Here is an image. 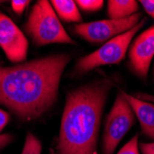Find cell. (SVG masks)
<instances>
[{
  "mask_svg": "<svg viewBox=\"0 0 154 154\" xmlns=\"http://www.w3.org/2000/svg\"><path fill=\"white\" fill-rule=\"evenodd\" d=\"M70 57L54 54L9 67L0 66V103L23 120L39 117L54 104Z\"/></svg>",
  "mask_w": 154,
  "mask_h": 154,
  "instance_id": "cell-1",
  "label": "cell"
},
{
  "mask_svg": "<svg viewBox=\"0 0 154 154\" xmlns=\"http://www.w3.org/2000/svg\"><path fill=\"white\" fill-rule=\"evenodd\" d=\"M111 86L110 81L102 80L67 94L57 154H97L102 115Z\"/></svg>",
  "mask_w": 154,
  "mask_h": 154,
  "instance_id": "cell-2",
  "label": "cell"
},
{
  "mask_svg": "<svg viewBox=\"0 0 154 154\" xmlns=\"http://www.w3.org/2000/svg\"><path fill=\"white\" fill-rule=\"evenodd\" d=\"M25 28L39 46L50 44L74 45L47 0H40L32 7Z\"/></svg>",
  "mask_w": 154,
  "mask_h": 154,
  "instance_id": "cell-3",
  "label": "cell"
},
{
  "mask_svg": "<svg viewBox=\"0 0 154 154\" xmlns=\"http://www.w3.org/2000/svg\"><path fill=\"white\" fill-rule=\"evenodd\" d=\"M145 22V19L141 20L131 30L109 40L99 49L80 58L77 64V69L80 72H87L101 66L119 64L124 59L134 36Z\"/></svg>",
  "mask_w": 154,
  "mask_h": 154,
  "instance_id": "cell-4",
  "label": "cell"
},
{
  "mask_svg": "<svg viewBox=\"0 0 154 154\" xmlns=\"http://www.w3.org/2000/svg\"><path fill=\"white\" fill-rule=\"evenodd\" d=\"M136 116L121 91L106 117L103 137V153L114 154L116 147L135 124Z\"/></svg>",
  "mask_w": 154,
  "mask_h": 154,
  "instance_id": "cell-5",
  "label": "cell"
},
{
  "mask_svg": "<svg viewBox=\"0 0 154 154\" xmlns=\"http://www.w3.org/2000/svg\"><path fill=\"white\" fill-rule=\"evenodd\" d=\"M141 19V13L121 20H103L88 23L77 24L74 27V32L83 39L93 44L106 43L122 33L134 28Z\"/></svg>",
  "mask_w": 154,
  "mask_h": 154,
  "instance_id": "cell-6",
  "label": "cell"
},
{
  "mask_svg": "<svg viewBox=\"0 0 154 154\" xmlns=\"http://www.w3.org/2000/svg\"><path fill=\"white\" fill-rule=\"evenodd\" d=\"M0 47L11 62L20 63L26 60L28 40L20 28L2 12H0Z\"/></svg>",
  "mask_w": 154,
  "mask_h": 154,
  "instance_id": "cell-7",
  "label": "cell"
},
{
  "mask_svg": "<svg viewBox=\"0 0 154 154\" xmlns=\"http://www.w3.org/2000/svg\"><path fill=\"white\" fill-rule=\"evenodd\" d=\"M154 57V25L139 34L129 49V60L133 71L141 79L148 75Z\"/></svg>",
  "mask_w": 154,
  "mask_h": 154,
  "instance_id": "cell-8",
  "label": "cell"
},
{
  "mask_svg": "<svg viewBox=\"0 0 154 154\" xmlns=\"http://www.w3.org/2000/svg\"><path fill=\"white\" fill-rule=\"evenodd\" d=\"M121 92L133 110L135 116L140 123L142 132L149 138L154 139V104L125 93L123 91Z\"/></svg>",
  "mask_w": 154,
  "mask_h": 154,
  "instance_id": "cell-9",
  "label": "cell"
},
{
  "mask_svg": "<svg viewBox=\"0 0 154 154\" xmlns=\"http://www.w3.org/2000/svg\"><path fill=\"white\" fill-rule=\"evenodd\" d=\"M138 3L135 0H109L107 13L111 20L128 18L137 13Z\"/></svg>",
  "mask_w": 154,
  "mask_h": 154,
  "instance_id": "cell-10",
  "label": "cell"
},
{
  "mask_svg": "<svg viewBox=\"0 0 154 154\" xmlns=\"http://www.w3.org/2000/svg\"><path fill=\"white\" fill-rule=\"evenodd\" d=\"M54 12L66 21L78 22L81 20V15L76 1L71 0H53L51 2Z\"/></svg>",
  "mask_w": 154,
  "mask_h": 154,
  "instance_id": "cell-11",
  "label": "cell"
},
{
  "mask_svg": "<svg viewBox=\"0 0 154 154\" xmlns=\"http://www.w3.org/2000/svg\"><path fill=\"white\" fill-rule=\"evenodd\" d=\"M41 151L42 144L40 140L34 135L29 133L26 137L25 144L21 154H41Z\"/></svg>",
  "mask_w": 154,
  "mask_h": 154,
  "instance_id": "cell-12",
  "label": "cell"
},
{
  "mask_svg": "<svg viewBox=\"0 0 154 154\" xmlns=\"http://www.w3.org/2000/svg\"><path fill=\"white\" fill-rule=\"evenodd\" d=\"M76 4L84 11H98L103 6V0H78Z\"/></svg>",
  "mask_w": 154,
  "mask_h": 154,
  "instance_id": "cell-13",
  "label": "cell"
},
{
  "mask_svg": "<svg viewBox=\"0 0 154 154\" xmlns=\"http://www.w3.org/2000/svg\"><path fill=\"white\" fill-rule=\"evenodd\" d=\"M138 148V136L136 135L128 143H125L122 147V149L117 152V154H139Z\"/></svg>",
  "mask_w": 154,
  "mask_h": 154,
  "instance_id": "cell-14",
  "label": "cell"
},
{
  "mask_svg": "<svg viewBox=\"0 0 154 154\" xmlns=\"http://www.w3.org/2000/svg\"><path fill=\"white\" fill-rule=\"evenodd\" d=\"M29 3L30 1H26V0H24V1H22V0H13V1H11V7L14 12L17 13L18 15H20L28 7Z\"/></svg>",
  "mask_w": 154,
  "mask_h": 154,
  "instance_id": "cell-15",
  "label": "cell"
},
{
  "mask_svg": "<svg viewBox=\"0 0 154 154\" xmlns=\"http://www.w3.org/2000/svg\"><path fill=\"white\" fill-rule=\"evenodd\" d=\"M139 3L149 15L154 19V0H141Z\"/></svg>",
  "mask_w": 154,
  "mask_h": 154,
  "instance_id": "cell-16",
  "label": "cell"
},
{
  "mask_svg": "<svg viewBox=\"0 0 154 154\" xmlns=\"http://www.w3.org/2000/svg\"><path fill=\"white\" fill-rule=\"evenodd\" d=\"M13 136L10 134H2L0 135V149H2L8 144H10L13 141Z\"/></svg>",
  "mask_w": 154,
  "mask_h": 154,
  "instance_id": "cell-17",
  "label": "cell"
},
{
  "mask_svg": "<svg viewBox=\"0 0 154 154\" xmlns=\"http://www.w3.org/2000/svg\"><path fill=\"white\" fill-rule=\"evenodd\" d=\"M9 121V116L7 112L0 109V131H2L4 128L8 125Z\"/></svg>",
  "mask_w": 154,
  "mask_h": 154,
  "instance_id": "cell-18",
  "label": "cell"
},
{
  "mask_svg": "<svg viewBox=\"0 0 154 154\" xmlns=\"http://www.w3.org/2000/svg\"><path fill=\"white\" fill-rule=\"evenodd\" d=\"M139 147H140L142 154H154V142L140 143Z\"/></svg>",
  "mask_w": 154,
  "mask_h": 154,
  "instance_id": "cell-19",
  "label": "cell"
},
{
  "mask_svg": "<svg viewBox=\"0 0 154 154\" xmlns=\"http://www.w3.org/2000/svg\"><path fill=\"white\" fill-rule=\"evenodd\" d=\"M137 98L146 102H149V103H154V95H150V94H147V93H137Z\"/></svg>",
  "mask_w": 154,
  "mask_h": 154,
  "instance_id": "cell-20",
  "label": "cell"
}]
</instances>
